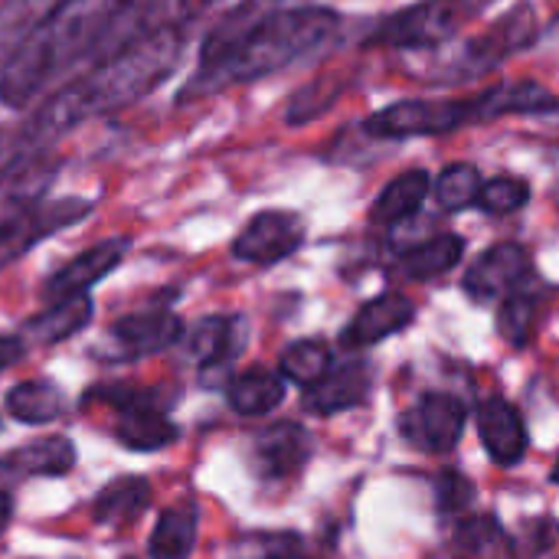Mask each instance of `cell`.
<instances>
[{
    "instance_id": "cell-40",
    "label": "cell",
    "mask_w": 559,
    "mask_h": 559,
    "mask_svg": "<svg viewBox=\"0 0 559 559\" xmlns=\"http://www.w3.org/2000/svg\"><path fill=\"white\" fill-rule=\"evenodd\" d=\"M550 481L559 485V455H557V462H554V468H550Z\"/></svg>"
},
{
    "instance_id": "cell-9",
    "label": "cell",
    "mask_w": 559,
    "mask_h": 559,
    "mask_svg": "<svg viewBox=\"0 0 559 559\" xmlns=\"http://www.w3.org/2000/svg\"><path fill=\"white\" fill-rule=\"evenodd\" d=\"M180 341H183V321L167 308H147V311L124 314L108 328V334L102 341V357L115 360V364L141 360V357H154Z\"/></svg>"
},
{
    "instance_id": "cell-24",
    "label": "cell",
    "mask_w": 559,
    "mask_h": 559,
    "mask_svg": "<svg viewBox=\"0 0 559 559\" xmlns=\"http://www.w3.org/2000/svg\"><path fill=\"white\" fill-rule=\"evenodd\" d=\"M462 255H465V239L459 233H442V236L423 239L413 249H406L400 259V269L413 282H429V278L452 272L462 262Z\"/></svg>"
},
{
    "instance_id": "cell-2",
    "label": "cell",
    "mask_w": 559,
    "mask_h": 559,
    "mask_svg": "<svg viewBox=\"0 0 559 559\" xmlns=\"http://www.w3.org/2000/svg\"><path fill=\"white\" fill-rule=\"evenodd\" d=\"M183 43L187 26H160L95 59L88 72L62 82L33 111L16 144L46 151L56 138L69 134L72 128L141 102L174 75Z\"/></svg>"
},
{
    "instance_id": "cell-10",
    "label": "cell",
    "mask_w": 559,
    "mask_h": 559,
    "mask_svg": "<svg viewBox=\"0 0 559 559\" xmlns=\"http://www.w3.org/2000/svg\"><path fill=\"white\" fill-rule=\"evenodd\" d=\"M468 406L452 393H426L400 416V432L409 445L429 455H449L462 442Z\"/></svg>"
},
{
    "instance_id": "cell-30",
    "label": "cell",
    "mask_w": 559,
    "mask_h": 559,
    "mask_svg": "<svg viewBox=\"0 0 559 559\" xmlns=\"http://www.w3.org/2000/svg\"><path fill=\"white\" fill-rule=\"evenodd\" d=\"M481 174L475 164H449L436 180H432V190H436V203L445 210V213H462L468 206L478 203L481 197Z\"/></svg>"
},
{
    "instance_id": "cell-17",
    "label": "cell",
    "mask_w": 559,
    "mask_h": 559,
    "mask_svg": "<svg viewBox=\"0 0 559 559\" xmlns=\"http://www.w3.org/2000/svg\"><path fill=\"white\" fill-rule=\"evenodd\" d=\"M373 386V370L367 360H347L341 367H331L314 386L305 390V409L314 416H337L347 409H357Z\"/></svg>"
},
{
    "instance_id": "cell-20",
    "label": "cell",
    "mask_w": 559,
    "mask_h": 559,
    "mask_svg": "<svg viewBox=\"0 0 559 559\" xmlns=\"http://www.w3.org/2000/svg\"><path fill=\"white\" fill-rule=\"evenodd\" d=\"M92 311H95V305L88 295H69V298L49 301L39 314H33L23 324V341L39 344V347L62 344V341L75 337L82 328H88Z\"/></svg>"
},
{
    "instance_id": "cell-42",
    "label": "cell",
    "mask_w": 559,
    "mask_h": 559,
    "mask_svg": "<svg viewBox=\"0 0 559 559\" xmlns=\"http://www.w3.org/2000/svg\"><path fill=\"white\" fill-rule=\"evenodd\" d=\"M0 157H3V138H0Z\"/></svg>"
},
{
    "instance_id": "cell-32",
    "label": "cell",
    "mask_w": 559,
    "mask_h": 559,
    "mask_svg": "<svg viewBox=\"0 0 559 559\" xmlns=\"http://www.w3.org/2000/svg\"><path fill=\"white\" fill-rule=\"evenodd\" d=\"M511 559H559V524L554 518L524 521L514 534H508Z\"/></svg>"
},
{
    "instance_id": "cell-5",
    "label": "cell",
    "mask_w": 559,
    "mask_h": 559,
    "mask_svg": "<svg viewBox=\"0 0 559 559\" xmlns=\"http://www.w3.org/2000/svg\"><path fill=\"white\" fill-rule=\"evenodd\" d=\"M98 400L115 406V439L131 452H160L180 439L177 423L167 416L174 390L160 386H102Z\"/></svg>"
},
{
    "instance_id": "cell-27",
    "label": "cell",
    "mask_w": 559,
    "mask_h": 559,
    "mask_svg": "<svg viewBox=\"0 0 559 559\" xmlns=\"http://www.w3.org/2000/svg\"><path fill=\"white\" fill-rule=\"evenodd\" d=\"M197 547V511L190 504H174L160 511L151 534V559H190Z\"/></svg>"
},
{
    "instance_id": "cell-25",
    "label": "cell",
    "mask_w": 559,
    "mask_h": 559,
    "mask_svg": "<svg viewBox=\"0 0 559 559\" xmlns=\"http://www.w3.org/2000/svg\"><path fill=\"white\" fill-rule=\"evenodd\" d=\"M285 400V377L265 367H252L229 383V406L239 416H265Z\"/></svg>"
},
{
    "instance_id": "cell-21",
    "label": "cell",
    "mask_w": 559,
    "mask_h": 559,
    "mask_svg": "<svg viewBox=\"0 0 559 559\" xmlns=\"http://www.w3.org/2000/svg\"><path fill=\"white\" fill-rule=\"evenodd\" d=\"M429 193H432V177H429V170H423V167L403 170V174H396V177L380 190V197L373 200L370 219L380 223V226L406 223L409 216L419 213V206L426 203Z\"/></svg>"
},
{
    "instance_id": "cell-41",
    "label": "cell",
    "mask_w": 559,
    "mask_h": 559,
    "mask_svg": "<svg viewBox=\"0 0 559 559\" xmlns=\"http://www.w3.org/2000/svg\"><path fill=\"white\" fill-rule=\"evenodd\" d=\"M282 559H308V557H305V550H295V554H288V557H282Z\"/></svg>"
},
{
    "instance_id": "cell-6",
    "label": "cell",
    "mask_w": 559,
    "mask_h": 559,
    "mask_svg": "<svg viewBox=\"0 0 559 559\" xmlns=\"http://www.w3.org/2000/svg\"><path fill=\"white\" fill-rule=\"evenodd\" d=\"M537 33H540L537 7L531 0H521L518 7L501 13L485 33H478L475 39H468L462 46L455 62L445 66V72H442L445 79L442 82L475 79V75H485V72L498 69L504 59H511L514 52L527 49L537 39Z\"/></svg>"
},
{
    "instance_id": "cell-14",
    "label": "cell",
    "mask_w": 559,
    "mask_h": 559,
    "mask_svg": "<svg viewBox=\"0 0 559 559\" xmlns=\"http://www.w3.org/2000/svg\"><path fill=\"white\" fill-rule=\"evenodd\" d=\"M416 321V305L403 292H383L360 305V311L347 321L341 331V347L347 350H367L400 331H406Z\"/></svg>"
},
{
    "instance_id": "cell-33",
    "label": "cell",
    "mask_w": 559,
    "mask_h": 559,
    "mask_svg": "<svg viewBox=\"0 0 559 559\" xmlns=\"http://www.w3.org/2000/svg\"><path fill=\"white\" fill-rule=\"evenodd\" d=\"M534 328H537V305L531 295H508L501 301V311H498V334L511 344V347H527L531 337H534Z\"/></svg>"
},
{
    "instance_id": "cell-12",
    "label": "cell",
    "mask_w": 559,
    "mask_h": 559,
    "mask_svg": "<svg viewBox=\"0 0 559 559\" xmlns=\"http://www.w3.org/2000/svg\"><path fill=\"white\" fill-rule=\"evenodd\" d=\"M131 252V236H108L88 249H82L79 255H72L62 269H56L43 288L46 301H59L69 295H88L92 285H98L102 278H108L124 255Z\"/></svg>"
},
{
    "instance_id": "cell-15",
    "label": "cell",
    "mask_w": 559,
    "mask_h": 559,
    "mask_svg": "<svg viewBox=\"0 0 559 559\" xmlns=\"http://www.w3.org/2000/svg\"><path fill=\"white\" fill-rule=\"evenodd\" d=\"M314 452V439L305 426L298 423H275L262 429L252 442V465L259 478L265 481H282L298 475Z\"/></svg>"
},
{
    "instance_id": "cell-18",
    "label": "cell",
    "mask_w": 559,
    "mask_h": 559,
    "mask_svg": "<svg viewBox=\"0 0 559 559\" xmlns=\"http://www.w3.org/2000/svg\"><path fill=\"white\" fill-rule=\"evenodd\" d=\"M478 432H481V445L488 449L495 465L508 468L527 455L531 439H527L524 416L504 396H488L478 406Z\"/></svg>"
},
{
    "instance_id": "cell-36",
    "label": "cell",
    "mask_w": 559,
    "mask_h": 559,
    "mask_svg": "<svg viewBox=\"0 0 559 559\" xmlns=\"http://www.w3.org/2000/svg\"><path fill=\"white\" fill-rule=\"evenodd\" d=\"M301 550V540L295 534H259L233 547V559H282Z\"/></svg>"
},
{
    "instance_id": "cell-16",
    "label": "cell",
    "mask_w": 559,
    "mask_h": 559,
    "mask_svg": "<svg viewBox=\"0 0 559 559\" xmlns=\"http://www.w3.org/2000/svg\"><path fill=\"white\" fill-rule=\"evenodd\" d=\"M246 337H249V328H246L242 314H210V318L197 321L190 331H183L187 357L193 364H200L206 370V377L213 370L229 367L242 354Z\"/></svg>"
},
{
    "instance_id": "cell-19",
    "label": "cell",
    "mask_w": 559,
    "mask_h": 559,
    "mask_svg": "<svg viewBox=\"0 0 559 559\" xmlns=\"http://www.w3.org/2000/svg\"><path fill=\"white\" fill-rule=\"evenodd\" d=\"M557 105V98L540 82H531V79L501 82L472 98L475 121H495L504 115H537V111H550Z\"/></svg>"
},
{
    "instance_id": "cell-22",
    "label": "cell",
    "mask_w": 559,
    "mask_h": 559,
    "mask_svg": "<svg viewBox=\"0 0 559 559\" xmlns=\"http://www.w3.org/2000/svg\"><path fill=\"white\" fill-rule=\"evenodd\" d=\"M452 559H508V531L495 514L462 518L449 537Z\"/></svg>"
},
{
    "instance_id": "cell-1",
    "label": "cell",
    "mask_w": 559,
    "mask_h": 559,
    "mask_svg": "<svg viewBox=\"0 0 559 559\" xmlns=\"http://www.w3.org/2000/svg\"><path fill=\"white\" fill-rule=\"evenodd\" d=\"M337 33L341 13L331 7H272L259 13H252V7L233 10L203 39L200 62L177 102L190 105L233 85L269 79L331 46Z\"/></svg>"
},
{
    "instance_id": "cell-8",
    "label": "cell",
    "mask_w": 559,
    "mask_h": 559,
    "mask_svg": "<svg viewBox=\"0 0 559 559\" xmlns=\"http://www.w3.org/2000/svg\"><path fill=\"white\" fill-rule=\"evenodd\" d=\"M472 121H475L472 98H455V102L406 98V102H393V105L373 111L364 121V131L370 138H383V141H406V138L449 134Z\"/></svg>"
},
{
    "instance_id": "cell-39",
    "label": "cell",
    "mask_w": 559,
    "mask_h": 559,
    "mask_svg": "<svg viewBox=\"0 0 559 559\" xmlns=\"http://www.w3.org/2000/svg\"><path fill=\"white\" fill-rule=\"evenodd\" d=\"M13 478H16V472H13V468L7 465V459H3V462H0V488H3L7 481H13Z\"/></svg>"
},
{
    "instance_id": "cell-43",
    "label": "cell",
    "mask_w": 559,
    "mask_h": 559,
    "mask_svg": "<svg viewBox=\"0 0 559 559\" xmlns=\"http://www.w3.org/2000/svg\"><path fill=\"white\" fill-rule=\"evenodd\" d=\"M0 432H3V416H0Z\"/></svg>"
},
{
    "instance_id": "cell-34",
    "label": "cell",
    "mask_w": 559,
    "mask_h": 559,
    "mask_svg": "<svg viewBox=\"0 0 559 559\" xmlns=\"http://www.w3.org/2000/svg\"><path fill=\"white\" fill-rule=\"evenodd\" d=\"M531 200V187L527 180L521 177H511V174H501V177H491L481 183V197H478V206L491 216H508V213H518L524 210Z\"/></svg>"
},
{
    "instance_id": "cell-11",
    "label": "cell",
    "mask_w": 559,
    "mask_h": 559,
    "mask_svg": "<svg viewBox=\"0 0 559 559\" xmlns=\"http://www.w3.org/2000/svg\"><path fill=\"white\" fill-rule=\"evenodd\" d=\"M305 219L292 210L255 213L233 239V255L246 265H278L305 246Z\"/></svg>"
},
{
    "instance_id": "cell-37",
    "label": "cell",
    "mask_w": 559,
    "mask_h": 559,
    "mask_svg": "<svg viewBox=\"0 0 559 559\" xmlns=\"http://www.w3.org/2000/svg\"><path fill=\"white\" fill-rule=\"evenodd\" d=\"M26 354V341L13 337V334H0V373H7L10 367H16Z\"/></svg>"
},
{
    "instance_id": "cell-26",
    "label": "cell",
    "mask_w": 559,
    "mask_h": 559,
    "mask_svg": "<svg viewBox=\"0 0 559 559\" xmlns=\"http://www.w3.org/2000/svg\"><path fill=\"white\" fill-rule=\"evenodd\" d=\"M7 465L16 472V478L20 475H52V478H59V475L72 472L75 449L62 436H46V439H36V442H26V445L13 449L7 455Z\"/></svg>"
},
{
    "instance_id": "cell-13",
    "label": "cell",
    "mask_w": 559,
    "mask_h": 559,
    "mask_svg": "<svg viewBox=\"0 0 559 559\" xmlns=\"http://www.w3.org/2000/svg\"><path fill=\"white\" fill-rule=\"evenodd\" d=\"M531 275V252L518 242H498L485 249L465 272V292L475 301H495L518 292V285Z\"/></svg>"
},
{
    "instance_id": "cell-35",
    "label": "cell",
    "mask_w": 559,
    "mask_h": 559,
    "mask_svg": "<svg viewBox=\"0 0 559 559\" xmlns=\"http://www.w3.org/2000/svg\"><path fill=\"white\" fill-rule=\"evenodd\" d=\"M475 498H478L475 485L459 468H445L436 475V508L442 514H462L475 504Z\"/></svg>"
},
{
    "instance_id": "cell-4",
    "label": "cell",
    "mask_w": 559,
    "mask_h": 559,
    "mask_svg": "<svg viewBox=\"0 0 559 559\" xmlns=\"http://www.w3.org/2000/svg\"><path fill=\"white\" fill-rule=\"evenodd\" d=\"M481 3L485 0H419L383 16L367 43L383 49H436L455 39L462 26L481 13Z\"/></svg>"
},
{
    "instance_id": "cell-7",
    "label": "cell",
    "mask_w": 559,
    "mask_h": 559,
    "mask_svg": "<svg viewBox=\"0 0 559 559\" xmlns=\"http://www.w3.org/2000/svg\"><path fill=\"white\" fill-rule=\"evenodd\" d=\"M92 210L95 203L82 197H56V200L43 197L36 203L16 206L10 216L0 219V272L16 259H23L39 242H46L49 236L92 216Z\"/></svg>"
},
{
    "instance_id": "cell-3",
    "label": "cell",
    "mask_w": 559,
    "mask_h": 559,
    "mask_svg": "<svg viewBox=\"0 0 559 559\" xmlns=\"http://www.w3.org/2000/svg\"><path fill=\"white\" fill-rule=\"evenodd\" d=\"M128 0H56L0 66V105L23 111L79 59H98Z\"/></svg>"
},
{
    "instance_id": "cell-29",
    "label": "cell",
    "mask_w": 559,
    "mask_h": 559,
    "mask_svg": "<svg viewBox=\"0 0 559 559\" xmlns=\"http://www.w3.org/2000/svg\"><path fill=\"white\" fill-rule=\"evenodd\" d=\"M278 367H282L278 373L285 380H292V383L308 390V386H314L334 367V360H331V347L324 341L305 337V341H295V344H288L282 350V364Z\"/></svg>"
},
{
    "instance_id": "cell-38",
    "label": "cell",
    "mask_w": 559,
    "mask_h": 559,
    "mask_svg": "<svg viewBox=\"0 0 559 559\" xmlns=\"http://www.w3.org/2000/svg\"><path fill=\"white\" fill-rule=\"evenodd\" d=\"M10 514H13V501H10V495L0 488V534H3L7 524H10Z\"/></svg>"
},
{
    "instance_id": "cell-23",
    "label": "cell",
    "mask_w": 559,
    "mask_h": 559,
    "mask_svg": "<svg viewBox=\"0 0 559 559\" xmlns=\"http://www.w3.org/2000/svg\"><path fill=\"white\" fill-rule=\"evenodd\" d=\"M151 504V485L138 475L111 481L105 491H98L92 504V518L102 527H128L134 524Z\"/></svg>"
},
{
    "instance_id": "cell-28",
    "label": "cell",
    "mask_w": 559,
    "mask_h": 559,
    "mask_svg": "<svg viewBox=\"0 0 559 559\" xmlns=\"http://www.w3.org/2000/svg\"><path fill=\"white\" fill-rule=\"evenodd\" d=\"M7 413L26 426H46L62 413V393L52 380H23L7 393Z\"/></svg>"
},
{
    "instance_id": "cell-31",
    "label": "cell",
    "mask_w": 559,
    "mask_h": 559,
    "mask_svg": "<svg viewBox=\"0 0 559 559\" xmlns=\"http://www.w3.org/2000/svg\"><path fill=\"white\" fill-rule=\"evenodd\" d=\"M344 92V79L341 75H321L308 85H301L292 98H288V108H285V121L292 128H301L308 121H314L318 115H324Z\"/></svg>"
}]
</instances>
